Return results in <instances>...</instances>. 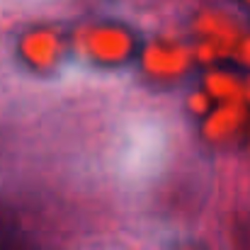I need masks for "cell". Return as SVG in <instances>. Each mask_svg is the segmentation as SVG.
Wrapping results in <instances>:
<instances>
[{
    "label": "cell",
    "mask_w": 250,
    "mask_h": 250,
    "mask_svg": "<svg viewBox=\"0 0 250 250\" xmlns=\"http://www.w3.org/2000/svg\"><path fill=\"white\" fill-rule=\"evenodd\" d=\"M0 250H42L39 241L24 229L15 207L0 199Z\"/></svg>",
    "instance_id": "obj_1"
}]
</instances>
